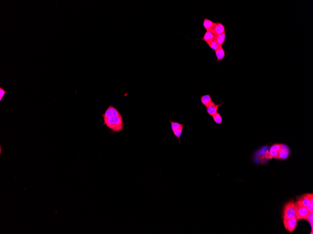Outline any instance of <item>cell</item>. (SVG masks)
I'll list each match as a JSON object with an SVG mask.
<instances>
[{
    "mask_svg": "<svg viewBox=\"0 0 313 234\" xmlns=\"http://www.w3.org/2000/svg\"><path fill=\"white\" fill-rule=\"evenodd\" d=\"M103 125L107 126L110 130L115 132H119L123 129V122L122 115L104 118Z\"/></svg>",
    "mask_w": 313,
    "mask_h": 234,
    "instance_id": "cell-1",
    "label": "cell"
},
{
    "mask_svg": "<svg viewBox=\"0 0 313 234\" xmlns=\"http://www.w3.org/2000/svg\"><path fill=\"white\" fill-rule=\"evenodd\" d=\"M282 216L283 220L292 219L296 217L295 202L293 199L289 201L284 206Z\"/></svg>",
    "mask_w": 313,
    "mask_h": 234,
    "instance_id": "cell-2",
    "label": "cell"
},
{
    "mask_svg": "<svg viewBox=\"0 0 313 234\" xmlns=\"http://www.w3.org/2000/svg\"><path fill=\"white\" fill-rule=\"evenodd\" d=\"M313 199V193H306L300 197H298L296 202L299 206L306 208Z\"/></svg>",
    "mask_w": 313,
    "mask_h": 234,
    "instance_id": "cell-3",
    "label": "cell"
},
{
    "mask_svg": "<svg viewBox=\"0 0 313 234\" xmlns=\"http://www.w3.org/2000/svg\"><path fill=\"white\" fill-rule=\"evenodd\" d=\"M295 206L296 209V218L297 220L305 219L309 213V211L305 207H302L299 206L296 202H295Z\"/></svg>",
    "mask_w": 313,
    "mask_h": 234,
    "instance_id": "cell-4",
    "label": "cell"
},
{
    "mask_svg": "<svg viewBox=\"0 0 313 234\" xmlns=\"http://www.w3.org/2000/svg\"><path fill=\"white\" fill-rule=\"evenodd\" d=\"M297 222L298 220L296 218V217L292 219L283 220L284 227L289 232H293L295 229L297 225Z\"/></svg>",
    "mask_w": 313,
    "mask_h": 234,
    "instance_id": "cell-5",
    "label": "cell"
},
{
    "mask_svg": "<svg viewBox=\"0 0 313 234\" xmlns=\"http://www.w3.org/2000/svg\"><path fill=\"white\" fill-rule=\"evenodd\" d=\"M119 115H121L119 111L112 105H110L105 110L104 114L102 115L104 118H109Z\"/></svg>",
    "mask_w": 313,
    "mask_h": 234,
    "instance_id": "cell-6",
    "label": "cell"
},
{
    "mask_svg": "<svg viewBox=\"0 0 313 234\" xmlns=\"http://www.w3.org/2000/svg\"><path fill=\"white\" fill-rule=\"evenodd\" d=\"M290 149L288 146L284 144H281V149L278 153L277 159L285 160L288 158L290 155Z\"/></svg>",
    "mask_w": 313,
    "mask_h": 234,
    "instance_id": "cell-7",
    "label": "cell"
},
{
    "mask_svg": "<svg viewBox=\"0 0 313 234\" xmlns=\"http://www.w3.org/2000/svg\"><path fill=\"white\" fill-rule=\"evenodd\" d=\"M211 32L214 34V36H218L225 32V27L221 22H217Z\"/></svg>",
    "mask_w": 313,
    "mask_h": 234,
    "instance_id": "cell-8",
    "label": "cell"
},
{
    "mask_svg": "<svg viewBox=\"0 0 313 234\" xmlns=\"http://www.w3.org/2000/svg\"><path fill=\"white\" fill-rule=\"evenodd\" d=\"M200 99L202 104L206 108H208L209 106L215 104L214 101L212 100L210 95H205L201 96Z\"/></svg>",
    "mask_w": 313,
    "mask_h": 234,
    "instance_id": "cell-9",
    "label": "cell"
},
{
    "mask_svg": "<svg viewBox=\"0 0 313 234\" xmlns=\"http://www.w3.org/2000/svg\"><path fill=\"white\" fill-rule=\"evenodd\" d=\"M217 22H213L211 20L205 18L203 22V26L206 32H211L215 26Z\"/></svg>",
    "mask_w": 313,
    "mask_h": 234,
    "instance_id": "cell-10",
    "label": "cell"
},
{
    "mask_svg": "<svg viewBox=\"0 0 313 234\" xmlns=\"http://www.w3.org/2000/svg\"><path fill=\"white\" fill-rule=\"evenodd\" d=\"M223 104V102H222L220 104H214L213 105L209 106L208 108H207V113L210 116H212V115H214V114H216L217 112H218V109Z\"/></svg>",
    "mask_w": 313,
    "mask_h": 234,
    "instance_id": "cell-11",
    "label": "cell"
},
{
    "mask_svg": "<svg viewBox=\"0 0 313 234\" xmlns=\"http://www.w3.org/2000/svg\"><path fill=\"white\" fill-rule=\"evenodd\" d=\"M215 54L217 57L216 62L222 61L225 57V50L223 49L222 46H219L215 51Z\"/></svg>",
    "mask_w": 313,
    "mask_h": 234,
    "instance_id": "cell-12",
    "label": "cell"
},
{
    "mask_svg": "<svg viewBox=\"0 0 313 234\" xmlns=\"http://www.w3.org/2000/svg\"><path fill=\"white\" fill-rule=\"evenodd\" d=\"M225 38H226V35H225V32L220 35L215 36L214 41L217 43L218 46H222L225 42Z\"/></svg>",
    "mask_w": 313,
    "mask_h": 234,
    "instance_id": "cell-13",
    "label": "cell"
},
{
    "mask_svg": "<svg viewBox=\"0 0 313 234\" xmlns=\"http://www.w3.org/2000/svg\"><path fill=\"white\" fill-rule=\"evenodd\" d=\"M214 38H215V36L212 32H206L205 33L203 38H201V39L207 43L211 41H213L214 40Z\"/></svg>",
    "mask_w": 313,
    "mask_h": 234,
    "instance_id": "cell-14",
    "label": "cell"
},
{
    "mask_svg": "<svg viewBox=\"0 0 313 234\" xmlns=\"http://www.w3.org/2000/svg\"><path fill=\"white\" fill-rule=\"evenodd\" d=\"M183 127L184 126L181 127L177 129H175L174 131H173L174 135L176 136V138H178L179 142L180 145H181V135H182Z\"/></svg>",
    "mask_w": 313,
    "mask_h": 234,
    "instance_id": "cell-15",
    "label": "cell"
},
{
    "mask_svg": "<svg viewBox=\"0 0 313 234\" xmlns=\"http://www.w3.org/2000/svg\"><path fill=\"white\" fill-rule=\"evenodd\" d=\"M212 119L215 123L220 125L222 122V117L220 113L217 112L214 115L212 116Z\"/></svg>",
    "mask_w": 313,
    "mask_h": 234,
    "instance_id": "cell-16",
    "label": "cell"
},
{
    "mask_svg": "<svg viewBox=\"0 0 313 234\" xmlns=\"http://www.w3.org/2000/svg\"><path fill=\"white\" fill-rule=\"evenodd\" d=\"M169 122H170V124H171V129H172V131H174L175 129L179 128L181 127L184 126V125H185V124H181V123H180L179 122H174L172 121L171 120H169Z\"/></svg>",
    "mask_w": 313,
    "mask_h": 234,
    "instance_id": "cell-17",
    "label": "cell"
},
{
    "mask_svg": "<svg viewBox=\"0 0 313 234\" xmlns=\"http://www.w3.org/2000/svg\"><path fill=\"white\" fill-rule=\"evenodd\" d=\"M305 219L309 222V223L311 225V228H312V230H313V212H309L308 215L307 216Z\"/></svg>",
    "mask_w": 313,
    "mask_h": 234,
    "instance_id": "cell-18",
    "label": "cell"
},
{
    "mask_svg": "<svg viewBox=\"0 0 313 234\" xmlns=\"http://www.w3.org/2000/svg\"><path fill=\"white\" fill-rule=\"evenodd\" d=\"M270 153L271 156H272V158L277 159L279 151L275 150L274 149H272V148H270Z\"/></svg>",
    "mask_w": 313,
    "mask_h": 234,
    "instance_id": "cell-19",
    "label": "cell"
},
{
    "mask_svg": "<svg viewBox=\"0 0 313 234\" xmlns=\"http://www.w3.org/2000/svg\"><path fill=\"white\" fill-rule=\"evenodd\" d=\"M207 44H208V45L210 46V47L211 49L214 50V51H215V50H216L218 47H219V46L218 45L217 43H216V42H215L214 40H213V41H211V42H208V43H207Z\"/></svg>",
    "mask_w": 313,
    "mask_h": 234,
    "instance_id": "cell-20",
    "label": "cell"
},
{
    "mask_svg": "<svg viewBox=\"0 0 313 234\" xmlns=\"http://www.w3.org/2000/svg\"><path fill=\"white\" fill-rule=\"evenodd\" d=\"M6 91L2 87H0V101H1L2 100L3 97L4 96L5 94H6Z\"/></svg>",
    "mask_w": 313,
    "mask_h": 234,
    "instance_id": "cell-21",
    "label": "cell"
},
{
    "mask_svg": "<svg viewBox=\"0 0 313 234\" xmlns=\"http://www.w3.org/2000/svg\"><path fill=\"white\" fill-rule=\"evenodd\" d=\"M306 208L309 212H313V199L311 200L310 203L306 207Z\"/></svg>",
    "mask_w": 313,
    "mask_h": 234,
    "instance_id": "cell-22",
    "label": "cell"
},
{
    "mask_svg": "<svg viewBox=\"0 0 313 234\" xmlns=\"http://www.w3.org/2000/svg\"><path fill=\"white\" fill-rule=\"evenodd\" d=\"M270 148H271L272 149H275V150H277V151L279 152V151L281 149V144H274V145H272Z\"/></svg>",
    "mask_w": 313,
    "mask_h": 234,
    "instance_id": "cell-23",
    "label": "cell"
},
{
    "mask_svg": "<svg viewBox=\"0 0 313 234\" xmlns=\"http://www.w3.org/2000/svg\"><path fill=\"white\" fill-rule=\"evenodd\" d=\"M265 158H267V159H271L272 158V156L270 155V153L268 151H266V152H265Z\"/></svg>",
    "mask_w": 313,
    "mask_h": 234,
    "instance_id": "cell-24",
    "label": "cell"
}]
</instances>
